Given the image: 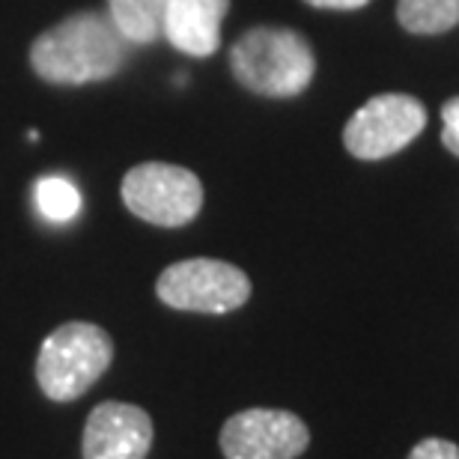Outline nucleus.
Wrapping results in <instances>:
<instances>
[{"mask_svg":"<svg viewBox=\"0 0 459 459\" xmlns=\"http://www.w3.org/2000/svg\"><path fill=\"white\" fill-rule=\"evenodd\" d=\"M152 420L132 403H99L84 427V459H146Z\"/></svg>","mask_w":459,"mask_h":459,"instance_id":"6e6552de","label":"nucleus"},{"mask_svg":"<svg viewBox=\"0 0 459 459\" xmlns=\"http://www.w3.org/2000/svg\"><path fill=\"white\" fill-rule=\"evenodd\" d=\"M230 0H168L164 39L188 57H209L221 45V22Z\"/></svg>","mask_w":459,"mask_h":459,"instance_id":"1a4fd4ad","label":"nucleus"},{"mask_svg":"<svg viewBox=\"0 0 459 459\" xmlns=\"http://www.w3.org/2000/svg\"><path fill=\"white\" fill-rule=\"evenodd\" d=\"M123 200L128 212L155 227H186L204 206V186L179 164L146 161L126 173Z\"/></svg>","mask_w":459,"mask_h":459,"instance_id":"39448f33","label":"nucleus"},{"mask_svg":"<svg viewBox=\"0 0 459 459\" xmlns=\"http://www.w3.org/2000/svg\"><path fill=\"white\" fill-rule=\"evenodd\" d=\"M409 459H459V447L447 438H424L411 447Z\"/></svg>","mask_w":459,"mask_h":459,"instance_id":"ddd939ff","label":"nucleus"},{"mask_svg":"<svg viewBox=\"0 0 459 459\" xmlns=\"http://www.w3.org/2000/svg\"><path fill=\"white\" fill-rule=\"evenodd\" d=\"M427 126V108L415 96L382 93L361 105L343 128L346 150L361 161H379L415 141Z\"/></svg>","mask_w":459,"mask_h":459,"instance_id":"423d86ee","label":"nucleus"},{"mask_svg":"<svg viewBox=\"0 0 459 459\" xmlns=\"http://www.w3.org/2000/svg\"><path fill=\"white\" fill-rule=\"evenodd\" d=\"M305 4L316 9H361L370 4V0H305Z\"/></svg>","mask_w":459,"mask_h":459,"instance_id":"2eb2a0df","label":"nucleus"},{"mask_svg":"<svg viewBox=\"0 0 459 459\" xmlns=\"http://www.w3.org/2000/svg\"><path fill=\"white\" fill-rule=\"evenodd\" d=\"M36 204L48 221H72L81 209V195L69 179L45 177L36 182Z\"/></svg>","mask_w":459,"mask_h":459,"instance_id":"f8f14e48","label":"nucleus"},{"mask_svg":"<svg viewBox=\"0 0 459 459\" xmlns=\"http://www.w3.org/2000/svg\"><path fill=\"white\" fill-rule=\"evenodd\" d=\"M114 361V341L93 323H66L45 337L36 379L45 397L69 403L87 394Z\"/></svg>","mask_w":459,"mask_h":459,"instance_id":"7ed1b4c3","label":"nucleus"},{"mask_svg":"<svg viewBox=\"0 0 459 459\" xmlns=\"http://www.w3.org/2000/svg\"><path fill=\"white\" fill-rule=\"evenodd\" d=\"M155 292L173 310L191 314H230L251 299V281L242 269L224 260H195L173 263L161 272Z\"/></svg>","mask_w":459,"mask_h":459,"instance_id":"20e7f679","label":"nucleus"},{"mask_svg":"<svg viewBox=\"0 0 459 459\" xmlns=\"http://www.w3.org/2000/svg\"><path fill=\"white\" fill-rule=\"evenodd\" d=\"M230 66L245 90L269 99H292L314 81L310 42L290 27H251L230 48Z\"/></svg>","mask_w":459,"mask_h":459,"instance_id":"f03ea898","label":"nucleus"},{"mask_svg":"<svg viewBox=\"0 0 459 459\" xmlns=\"http://www.w3.org/2000/svg\"><path fill=\"white\" fill-rule=\"evenodd\" d=\"M168 0H108V15L132 45H152L164 36Z\"/></svg>","mask_w":459,"mask_h":459,"instance_id":"9d476101","label":"nucleus"},{"mask_svg":"<svg viewBox=\"0 0 459 459\" xmlns=\"http://www.w3.org/2000/svg\"><path fill=\"white\" fill-rule=\"evenodd\" d=\"M442 119H445V132H442V143L447 146V152H454L459 159V96L445 102L442 108Z\"/></svg>","mask_w":459,"mask_h":459,"instance_id":"4468645a","label":"nucleus"},{"mask_svg":"<svg viewBox=\"0 0 459 459\" xmlns=\"http://www.w3.org/2000/svg\"><path fill=\"white\" fill-rule=\"evenodd\" d=\"M397 18L409 33H445L459 24V0H400Z\"/></svg>","mask_w":459,"mask_h":459,"instance_id":"9b49d317","label":"nucleus"},{"mask_svg":"<svg viewBox=\"0 0 459 459\" xmlns=\"http://www.w3.org/2000/svg\"><path fill=\"white\" fill-rule=\"evenodd\" d=\"M132 42L108 13H78L45 30L30 48V66L48 84H93L114 78Z\"/></svg>","mask_w":459,"mask_h":459,"instance_id":"f257e3e1","label":"nucleus"},{"mask_svg":"<svg viewBox=\"0 0 459 459\" xmlns=\"http://www.w3.org/2000/svg\"><path fill=\"white\" fill-rule=\"evenodd\" d=\"M307 445V424L283 409H245L221 429L227 459H296Z\"/></svg>","mask_w":459,"mask_h":459,"instance_id":"0eeeda50","label":"nucleus"}]
</instances>
